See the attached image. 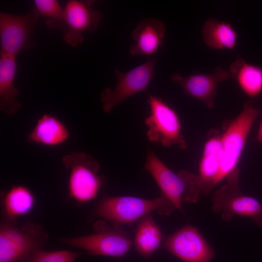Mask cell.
I'll list each match as a JSON object with an SVG mask.
<instances>
[{"mask_svg": "<svg viewBox=\"0 0 262 262\" xmlns=\"http://www.w3.org/2000/svg\"><path fill=\"white\" fill-rule=\"evenodd\" d=\"M165 25L162 21L145 17L136 25L131 34L134 43L129 51L132 56H151L156 53L164 43Z\"/></svg>", "mask_w": 262, "mask_h": 262, "instance_id": "15", "label": "cell"}, {"mask_svg": "<svg viewBox=\"0 0 262 262\" xmlns=\"http://www.w3.org/2000/svg\"><path fill=\"white\" fill-rule=\"evenodd\" d=\"M40 17L46 18L49 29L65 30L64 8L57 0H35L34 6Z\"/></svg>", "mask_w": 262, "mask_h": 262, "instance_id": "22", "label": "cell"}, {"mask_svg": "<svg viewBox=\"0 0 262 262\" xmlns=\"http://www.w3.org/2000/svg\"><path fill=\"white\" fill-rule=\"evenodd\" d=\"M204 42L214 49H233L237 42V33L233 26L225 21L210 18L201 30Z\"/></svg>", "mask_w": 262, "mask_h": 262, "instance_id": "20", "label": "cell"}, {"mask_svg": "<svg viewBox=\"0 0 262 262\" xmlns=\"http://www.w3.org/2000/svg\"><path fill=\"white\" fill-rule=\"evenodd\" d=\"M104 221H98L94 224L95 232L93 234L72 238L64 237L60 241L66 245L82 249L91 255L123 256L131 248L132 240L119 226H111Z\"/></svg>", "mask_w": 262, "mask_h": 262, "instance_id": "6", "label": "cell"}, {"mask_svg": "<svg viewBox=\"0 0 262 262\" xmlns=\"http://www.w3.org/2000/svg\"><path fill=\"white\" fill-rule=\"evenodd\" d=\"M39 17L33 7L21 16L0 12V52L16 56L21 51L33 49L36 43L32 41L31 37Z\"/></svg>", "mask_w": 262, "mask_h": 262, "instance_id": "10", "label": "cell"}, {"mask_svg": "<svg viewBox=\"0 0 262 262\" xmlns=\"http://www.w3.org/2000/svg\"><path fill=\"white\" fill-rule=\"evenodd\" d=\"M70 172L68 180V197L80 203L95 199L104 182L98 175L100 165L93 157L82 152H74L63 158Z\"/></svg>", "mask_w": 262, "mask_h": 262, "instance_id": "4", "label": "cell"}, {"mask_svg": "<svg viewBox=\"0 0 262 262\" xmlns=\"http://www.w3.org/2000/svg\"><path fill=\"white\" fill-rule=\"evenodd\" d=\"M163 247L185 262H211L213 248L197 228L187 225L164 241Z\"/></svg>", "mask_w": 262, "mask_h": 262, "instance_id": "12", "label": "cell"}, {"mask_svg": "<svg viewBox=\"0 0 262 262\" xmlns=\"http://www.w3.org/2000/svg\"><path fill=\"white\" fill-rule=\"evenodd\" d=\"M152 176L162 193L176 210L184 202L195 203L201 194L197 175L181 170L173 172L152 151L147 152L143 168Z\"/></svg>", "mask_w": 262, "mask_h": 262, "instance_id": "2", "label": "cell"}, {"mask_svg": "<svg viewBox=\"0 0 262 262\" xmlns=\"http://www.w3.org/2000/svg\"><path fill=\"white\" fill-rule=\"evenodd\" d=\"M164 240L159 227L151 214L139 220L135 229L134 243L141 255L147 259H149L163 246Z\"/></svg>", "mask_w": 262, "mask_h": 262, "instance_id": "21", "label": "cell"}, {"mask_svg": "<svg viewBox=\"0 0 262 262\" xmlns=\"http://www.w3.org/2000/svg\"><path fill=\"white\" fill-rule=\"evenodd\" d=\"M230 77L229 72L221 67L211 73H196L183 76L175 73L171 80L180 86L188 96L197 99L208 108H213L218 85Z\"/></svg>", "mask_w": 262, "mask_h": 262, "instance_id": "13", "label": "cell"}, {"mask_svg": "<svg viewBox=\"0 0 262 262\" xmlns=\"http://www.w3.org/2000/svg\"><path fill=\"white\" fill-rule=\"evenodd\" d=\"M229 72L230 77L247 96L255 98L262 92L261 67L248 63L239 57L230 65Z\"/></svg>", "mask_w": 262, "mask_h": 262, "instance_id": "19", "label": "cell"}, {"mask_svg": "<svg viewBox=\"0 0 262 262\" xmlns=\"http://www.w3.org/2000/svg\"><path fill=\"white\" fill-rule=\"evenodd\" d=\"M92 0H69L64 8L65 30L63 39L76 48L84 41L83 34L93 33L98 29L101 13L95 9Z\"/></svg>", "mask_w": 262, "mask_h": 262, "instance_id": "11", "label": "cell"}, {"mask_svg": "<svg viewBox=\"0 0 262 262\" xmlns=\"http://www.w3.org/2000/svg\"><path fill=\"white\" fill-rule=\"evenodd\" d=\"M16 57L0 52V109L10 115L21 108L17 99L19 91L14 84L17 72Z\"/></svg>", "mask_w": 262, "mask_h": 262, "instance_id": "16", "label": "cell"}, {"mask_svg": "<svg viewBox=\"0 0 262 262\" xmlns=\"http://www.w3.org/2000/svg\"><path fill=\"white\" fill-rule=\"evenodd\" d=\"M70 135L62 121L53 115L45 114L38 118L27 138L30 143L52 147L64 144Z\"/></svg>", "mask_w": 262, "mask_h": 262, "instance_id": "18", "label": "cell"}, {"mask_svg": "<svg viewBox=\"0 0 262 262\" xmlns=\"http://www.w3.org/2000/svg\"><path fill=\"white\" fill-rule=\"evenodd\" d=\"M0 200L2 218L15 224L18 217L32 211L35 202L33 193L23 185H14L7 191H1Z\"/></svg>", "mask_w": 262, "mask_h": 262, "instance_id": "17", "label": "cell"}, {"mask_svg": "<svg viewBox=\"0 0 262 262\" xmlns=\"http://www.w3.org/2000/svg\"><path fill=\"white\" fill-rule=\"evenodd\" d=\"M239 175L237 168L226 179V183L215 191L212 210L220 213L225 221H230L235 215L244 216L250 218L262 228V202L241 192Z\"/></svg>", "mask_w": 262, "mask_h": 262, "instance_id": "5", "label": "cell"}, {"mask_svg": "<svg viewBox=\"0 0 262 262\" xmlns=\"http://www.w3.org/2000/svg\"><path fill=\"white\" fill-rule=\"evenodd\" d=\"M49 238L43 226L27 221L20 226L3 218L0 223V262H21L43 249Z\"/></svg>", "mask_w": 262, "mask_h": 262, "instance_id": "3", "label": "cell"}, {"mask_svg": "<svg viewBox=\"0 0 262 262\" xmlns=\"http://www.w3.org/2000/svg\"><path fill=\"white\" fill-rule=\"evenodd\" d=\"M223 156L221 134L211 131L204 146L197 175L201 194L206 196L219 182Z\"/></svg>", "mask_w": 262, "mask_h": 262, "instance_id": "14", "label": "cell"}, {"mask_svg": "<svg viewBox=\"0 0 262 262\" xmlns=\"http://www.w3.org/2000/svg\"><path fill=\"white\" fill-rule=\"evenodd\" d=\"M147 102L150 115L145 123L148 128V140L165 147L177 146L185 150L187 145L181 133V125L176 112L159 97L150 95Z\"/></svg>", "mask_w": 262, "mask_h": 262, "instance_id": "8", "label": "cell"}, {"mask_svg": "<svg viewBox=\"0 0 262 262\" xmlns=\"http://www.w3.org/2000/svg\"><path fill=\"white\" fill-rule=\"evenodd\" d=\"M175 210L174 205L162 193L152 199L104 195L96 206L93 215L119 227L140 220L154 211L160 215L170 216Z\"/></svg>", "mask_w": 262, "mask_h": 262, "instance_id": "1", "label": "cell"}, {"mask_svg": "<svg viewBox=\"0 0 262 262\" xmlns=\"http://www.w3.org/2000/svg\"><path fill=\"white\" fill-rule=\"evenodd\" d=\"M157 62L156 57H151L127 72L115 70V86L114 88H105L100 95L103 112L108 113L129 98L145 91L154 76Z\"/></svg>", "mask_w": 262, "mask_h": 262, "instance_id": "9", "label": "cell"}, {"mask_svg": "<svg viewBox=\"0 0 262 262\" xmlns=\"http://www.w3.org/2000/svg\"><path fill=\"white\" fill-rule=\"evenodd\" d=\"M257 139L260 143H262V122H261L258 130L257 135Z\"/></svg>", "mask_w": 262, "mask_h": 262, "instance_id": "24", "label": "cell"}, {"mask_svg": "<svg viewBox=\"0 0 262 262\" xmlns=\"http://www.w3.org/2000/svg\"><path fill=\"white\" fill-rule=\"evenodd\" d=\"M82 253L62 250L53 251L35 250L21 262H74Z\"/></svg>", "mask_w": 262, "mask_h": 262, "instance_id": "23", "label": "cell"}, {"mask_svg": "<svg viewBox=\"0 0 262 262\" xmlns=\"http://www.w3.org/2000/svg\"><path fill=\"white\" fill-rule=\"evenodd\" d=\"M260 112L253 101H247L240 114L226 126L221 134L223 147L221 181L238 168L249 133Z\"/></svg>", "mask_w": 262, "mask_h": 262, "instance_id": "7", "label": "cell"}]
</instances>
